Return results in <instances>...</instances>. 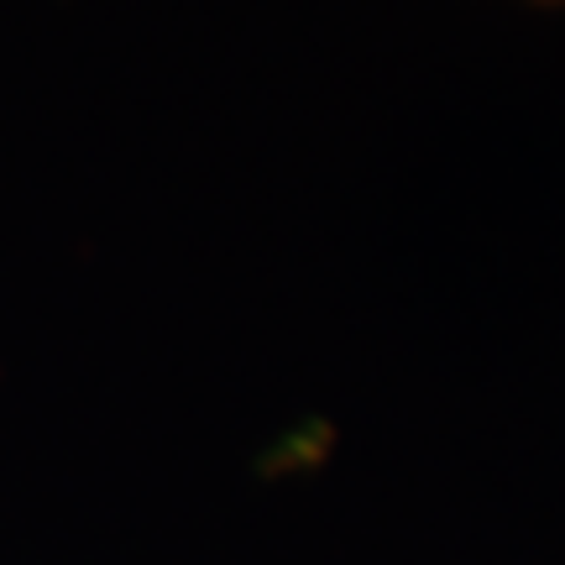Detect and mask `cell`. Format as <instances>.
Returning <instances> with one entry per match:
<instances>
[{
    "mask_svg": "<svg viewBox=\"0 0 565 565\" xmlns=\"http://www.w3.org/2000/svg\"><path fill=\"white\" fill-rule=\"evenodd\" d=\"M545 6H561V0H545Z\"/></svg>",
    "mask_w": 565,
    "mask_h": 565,
    "instance_id": "obj_1",
    "label": "cell"
}]
</instances>
